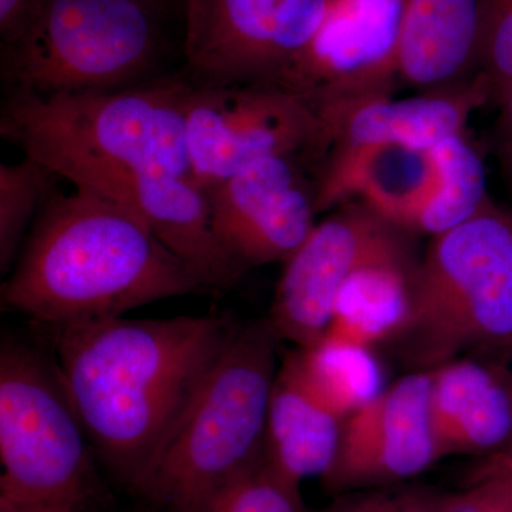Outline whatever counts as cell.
<instances>
[{
  "label": "cell",
  "mask_w": 512,
  "mask_h": 512,
  "mask_svg": "<svg viewBox=\"0 0 512 512\" xmlns=\"http://www.w3.org/2000/svg\"><path fill=\"white\" fill-rule=\"evenodd\" d=\"M288 0H183L184 53L200 82H265Z\"/></svg>",
  "instance_id": "obj_16"
},
{
  "label": "cell",
  "mask_w": 512,
  "mask_h": 512,
  "mask_svg": "<svg viewBox=\"0 0 512 512\" xmlns=\"http://www.w3.org/2000/svg\"><path fill=\"white\" fill-rule=\"evenodd\" d=\"M430 412L441 456L498 453L512 444L507 370L456 359L430 370Z\"/></svg>",
  "instance_id": "obj_17"
},
{
  "label": "cell",
  "mask_w": 512,
  "mask_h": 512,
  "mask_svg": "<svg viewBox=\"0 0 512 512\" xmlns=\"http://www.w3.org/2000/svg\"><path fill=\"white\" fill-rule=\"evenodd\" d=\"M309 158H261L205 191L215 235L245 274L285 264L316 227L315 180L303 171Z\"/></svg>",
  "instance_id": "obj_11"
},
{
  "label": "cell",
  "mask_w": 512,
  "mask_h": 512,
  "mask_svg": "<svg viewBox=\"0 0 512 512\" xmlns=\"http://www.w3.org/2000/svg\"><path fill=\"white\" fill-rule=\"evenodd\" d=\"M42 0H0V36L2 45L10 42L25 25Z\"/></svg>",
  "instance_id": "obj_28"
},
{
  "label": "cell",
  "mask_w": 512,
  "mask_h": 512,
  "mask_svg": "<svg viewBox=\"0 0 512 512\" xmlns=\"http://www.w3.org/2000/svg\"><path fill=\"white\" fill-rule=\"evenodd\" d=\"M59 177L36 158L0 165V271L8 275Z\"/></svg>",
  "instance_id": "obj_22"
},
{
  "label": "cell",
  "mask_w": 512,
  "mask_h": 512,
  "mask_svg": "<svg viewBox=\"0 0 512 512\" xmlns=\"http://www.w3.org/2000/svg\"><path fill=\"white\" fill-rule=\"evenodd\" d=\"M414 372L468 350H512V215L493 201L431 239L414 269L410 309L392 340Z\"/></svg>",
  "instance_id": "obj_5"
},
{
  "label": "cell",
  "mask_w": 512,
  "mask_h": 512,
  "mask_svg": "<svg viewBox=\"0 0 512 512\" xmlns=\"http://www.w3.org/2000/svg\"><path fill=\"white\" fill-rule=\"evenodd\" d=\"M93 194L137 215L190 269L202 291H225L245 275L215 235L207 192L191 178L167 171L126 173Z\"/></svg>",
  "instance_id": "obj_13"
},
{
  "label": "cell",
  "mask_w": 512,
  "mask_h": 512,
  "mask_svg": "<svg viewBox=\"0 0 512 512\" xmlns=\"http://www.w3.org/2000/svg\"><path fill=\"white\" fill-rule=\"evenodd\" d=\"M495 104L500 111L495 123V154L504 183L512 195V83Z\"/></svg>",
  "instance_id": "obj_27"
},
{
  "label": "cell",
  "mask_w": 512,
  "mask_h": 512,
  "mask_svg": "<svg viewBox=\"0 0 512 512\" xmlns=\"http://www.w3.org/2000/svg\"><path fill=\"white\" fill-rule=\"evenodd\" d=\"M181 79L106 92L9 93L0 131L76 190L96 192L116 175L167 171L191 178Z\"/></svg>",
  "instance_id": "obj_3"
},
{
  "label": "cell",
  "mask_w": 512,
  "mask_h": 512,
  "mask_svg": "<svg viewBox=\"0 0 512 512\" xmlns=\"http://www.w3.org/2000/svg\"><path fill=\"white\" fill-rule=\"evenodd\" d=\"M195 276L116 202L76 190L37 214L2 285V303L52 329L121 318L201 292Z\"/></svg>",
  "instance_id": "obj_2"
},
{
  "label": "cell",
  "mask_w": 512,
  "mask_h": 512,
  "mask_svg": "<svg viewBox=\"0 0 512 512\" xmlns=\"http://www.w3.org/2000/svg\"><path fill=\"white\" fill-rule=\"evenodd\" d=\"M471 478H491L498 481L512 498V444L498 453L490 454Z\"/></svg>",
  "instance_id": "obj_29"
},
{
  "label": "cell",
  "mask_w": 512,
  "mask_h": 512,
  "mask_svg": "<svg viewBox=\"0 0 512 512\" xmlns=\"http://www.w3.org/2000/svg\"><path fill=\"white\" fill-rule=\"evenodd\" d=\"M443 512H512V498L498 481L471 478L467 490L446 495Z\"/></svg>",
  "instance_id": "obj_26"
},
{
  "label": "cell",
  "mask_w": 512,
  "mask_h": 512,
  "mask_svg": "<svg viewBox=\"0 0 512 512\" xmlns=\"http://www.w3.org/2000/svg\"><path fill=\"white\" fill-rule=\"evenodd\" d=\"M165 3H168V0H164Z\"/></svg>",
  "instance_id": "obj_32"
},
{
  "label": "cell",
  "mask_w": 512,
  "mask_h": 512,
  "mask_svg": "<svg viewBox=\"0 0 512 512\" xmlns=\"http://www.w3.org/2000/svg\"><path fill=\"white\" fill-rule=\"evenodd\" d=\"M419 261L413 254L394 256L362 266L350 276L322 342L365 349L392 342L409 315L412 278Z\"/></svg>",
  "instance_id": "obj_19"
},
{
  "label": "cell",
  "mask_w": 512,
  "mask_h": 512,
  "mask_svg": "<svg viewBox=\"0 0 512 512\" xmlns=\"http://www.w3.org/2000/svg\"><path fill=\"white\" fill-rule=\"evenodd\" d=\"M507 375H508V380H510L511 389H512V373L508 372V370H507Z\"/></svg>",
  "instance_id": "obj_31"
},
{
  "label": "cell",
  "mask_w": 512,
  "mask_h": 512,
  "mask_svg": "<svg viewBox=\"0 0 512 512\" xmlns=\"http://www.w3.org/2000/svg\"><path fill=\"white\" fill-rule=\"evenodd\" d=\"M279 342L268 319L235 325L134 493L148 512H210L262 463Z\"/></svg>",
  "instance_id": "obj_4"
},
{
  "label": "cell",
  "mask_w": 512,
  "mask_h": 512,
  "mask_svg": "<svg viewBox=\"0 0 512 512\" xmlns=\"http://www.w3.org/2000/svg\"><path fill=\"white\" fill-rule=\"evenodd\" d=\"M491 101L480 74L467 82L429 90L410 99L390 96L342 101L318 110L328 148L406 147L430 151L466 133L467 121Z\"/></svg>",
  "instance_id": "obj_14"
},
{
  "label": "cell",
  "mask_w": 512,
  "mask_h": 512,
  "mask_svg": "<svg viewBox=\"0 0 512 512\" xmlns=\"http://www.w3.org/2000/svg\"><path fill=\"white\" fill-rule=\"evenodd\" d=\"M329 140L308 101L268 82L192 84L187 103L191 180L210 190L261 158L322 160Z\"/></svg>",
  "instance_id": "obj_8"
},
{
  "label": "cell",
  "mask_w": 512,
  "mask_h": 512,
  "mask_svg": "<svg viewBox=\"0 0 512 512\" xmlns=\"http://www.w3.org/2000/svg\"><path fill=\"white\" fill-rule=\"evenodd\" d=\"M210 512H312L264 463L225 491Z\"/></svg>",
  "instance_id": "obj_24"
},
{
  "label": "cell",
  "mask_w": 512,
  "mask_h": 512,
  "mask_svg": "<svg viewBox=\"0 0 512 512\" xmlns=\"http://www.w3.org/2000/svg\"><path fill=\"white\" fill-rule=\"evenodd\" d=\"M444 501V494L393 485L336 495L329 507L316 512H443Z\"/></svg>",
  "instance_id": "obj_25"
},
{
  "label": "cell",
  "mask_w": 512,
  "mask_h": 512,
  "mask_svg": "<svg viewBox=\"0 0 512 512\" xmlns=\"http://www.w3.org/2000/svg\"><path fill=\"white\" fill-rule=\"evenodd\" d=\"M346 417L311 377L298 349L284 357L276 372L262 463L293 493L306 478H322L332 467Z\"/></svg>",
  "instance_id": "obj_15"
},
{
  "label": "cell",
  "mask_w": 512,
  "mask_h": 512,
  "mask_svg": "<svg viewBox=\"0 0 512 512\" xmlns=\"http://www.w3.org/2000/svg\"><path fill=\"white\" fill-rule=\"evenodd\" d=\"M407 0H332L308 49L275 84L316 110L329 104L390 96L399 79Z\"/></svg>",
  "instance_id": "obj_10"
},
{
  "label": "cell",
  "mask_w": 512,
  "mask_h": 512,
  "mask_svg": "<svg viewBox=\"0 0 512 512\" xmlns=\"http://www.w3.org/2000/svg\"><path fill=\"white\" fill-rule=\"evenodd\" d=\"M478 74L497 103L512 83V0H487Z\"/></svg>",
  "instance_id": "obj_23"
},
{
  "label": "cell",
  "mask_w": 512,
  "mask_h": 512,
  "mask_svg": "<svg viewBox=\"0 0 512 512\" xmlns=\"http://www.w3.org/2000/svg\"><path fill=\"white\" fill-rule=\"evenodd\" d=\"M431 373L413 372L384 387L345 420L322 480L328 493L393 487L441 460L430 412Z\"/></svg>",
  "instance_id": "obj_12"
},
{
  "label": "cell",
  "mask_w": 512,
  "mask_h": 512,
  "mask_svg": "<svg viewBox=\"0 0 512 512\" xmlns=\"http://www.w3.org/2000/svg\"><path fill=\"white\" fill-rule=\"evenodd\" d=\"M436 188L412 232L437 235L470 221L491 201L483 158L466 133L448 137L431 150Z\"/></svg>",
  "instance_id": "obj_20"
},
{
  "label": "cell",
  "mask_w": 512,
  "mask_h": 512,
  "mask_svg": "<svg viewBox=\"0 0 512 512\" xmlns=\"http://www.w3.org/2000/svg\"><path fill=\"white\" fill-rule=\"evenodd\" d=\"M409 234L359 200L316 224L276 285L268 320L278 338L299 349L322 343L350 276L372 262L412 255Z\"/></svg>",
  "instance_id": "obj_9"
},
{
  "label": "cell",
  "mask_w": 512,
  "mask_h": 512,
  "mask_svg": "<svg viewBox=\"0 0 512 512\" xmlns=\"http://www.w3.org/2000/svg\"><path fill=\"white\" fill-rule=\"evenodd\" d=\"M237 323L121 318L56 330V365L97 460L136 493Z\"/></svg>",
  "instance_id": "obj_1"
},
{
  "label": "cell",
  "mask_w": 512,
  "mask_h": 512,
  "mask_svg": "<svg viewBox=\"0 0 512 512\" xmlns=\"http://www.w3.org/2000/svg\"><path fill=\"white\" fill-rule=\"evenodd\" d=\"M164 0H42L2 45L10 93L55 96L136 86L163 46Z\"/></svg>",
  "instance_id": "obj_7"
},
{
  "label": "cell",
  "mask_w": 512,
  "mask_h": 512,
  "mask_svg": "<svg viewBox=\"0 0 512 512\" xmlns=\"http://www.w3.org/2000/svg\"><path fill=\"white\" fill-rule=\"evenodd\" d=\"M298 353L312 382L346 419L383 392L382 367L372 349L322 342Z\"/></svg>",
  "instance_id": "obj_21"
},
{
  "label": "cell",
  "mask_w": 512,
  "mask_h": 512,
  "mask_svg": "<svg viewBox=\"0 0 512 512\" xmlns=\"http://www.w3.org/2000/svg\"><path fill=\"white\" fill-rule=\"evenodd\" d=\"M487 0H407L399 79L424 92L478 74Z\"/></svg>",
  "instance_id": "obj_18"
},
{
  "label": "cell",
  "mask_w": 512,
  "mask_h": 512,
  "mask_svg": "<svg viewBox=\"0 0 512 512\" xmlns=\"http://www.w3.org/2000/svg\"><path fill=\"white\" fill-rule=\"evenodd\" d=\"M0 512H22L15 510V508L9 507V505L0 503Z\"/></svg>",
  "instance_id": "obj_30"
},
{
  "label": "cell",
  "mask_w": 512,
  "mask_h": 512,
  "mask_svg": "<svg viewBox=\"0 0 512 512\" xmlns=\"http://www.w3.org/2000/svg\"><path fill=\"white\" fill-rule=\"evenodd\" d=\"M0 503L22 512H99L97 457L59 367L15 340L0 350Z\"/></svg>",
  "instance_id": "obj_6"
}]
</instances>
